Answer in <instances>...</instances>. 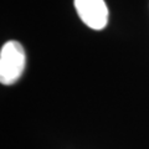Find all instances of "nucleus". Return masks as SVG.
Instances as JSON below:
<instances>
[{"instance_id": "obj_1", "label": "nucleus", "mask_w": 149, "mask_h": 149, "mask_svg": "<svg viewBox=\"0 0 149 149\" xmlns=\"http://www.w3.org/2000/svg\"><path fill=\"white\" fill-rule=\"evenodd\" d=\"M26 56L20 42L8 41L0 51V82L3 85H14L25 70Z\"/></svg>"}, {"instance_id": "obj_2", "label": "nucleus", "mask_w": 149, "mask_h": 149, "mask_svg": "<svg viewBox=\"0 0 149 149\" xmlns=\"http://www.w3.org/2000/svg\"><path fill=\"white\" fill-rule=\"evenodd\" d=\"M74 8L81 20L95 30L104 29L108 22V9L104 0H74Z\"/></svg>"}]
</instances>
